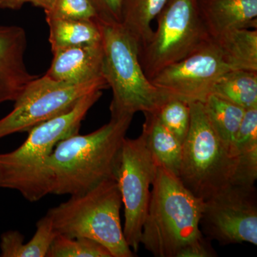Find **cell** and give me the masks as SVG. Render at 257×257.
<instances>
[{
  "label": "cell",
  "mask_w": 257,
  "mask_h": 257,
  "mask_svg": "<svg viewBox=\"0 0 257 257\" xmlns=\"http://www.w3.org/2000/svg\"><path fill=\"white\" fill-rule=\"evenodd\" d=\"M133 119L111 117L92 133L77 134L60 142L19 192L35 202L48 194H84L105 179H115L120 150Z\"/></svg>",
  "instance_id": "obj_1"
},
{
  "label": "cell",
  "mask_w": 257,
  "mask_h": 257,
  "mask_svg": "<svg viewBox=\"0 0 257 257\" xmlns=\"http://www.w3.org/2000/svg\"><path fill=\"white\" fill-rule=\"evenodd\" d=\"M141 244L156 257H178L189 243L203 236L204 202L184 187L178 177L157 165Z\"/></svg>",
  "instance_id": "obj_2"
},
{
  "label": "cell",
  "mask_w": 257,
  "mask_h": 257,
  "mask_svg": "<svg viewBox=\"0 0 257 257\" xmlns=\"http://www.w3.org/2000/svg\"><path fill=\"white\" fill-rule=\"evenodd\" d=\"M121 193L115 179H107L84 194L51 208L50 218L57 235L84 237L100 243L112 257H134L125 239L120 218Z\"/></svg>",
  "instance_id": "obj_3"
},
{
  "label": "cell",
  "mask_w": 257,
  "mask_h": 257,
  "mask_svg": "<svg viewBox=\"0 0 257 257\" xmlns=\"http://www.w3.org/2000/svg\"><path fill=\"white\" fill-rule=\"evenodd\" d=\"M102 34V73L112 90L111 117L153 112L167 99L144 72L138 45L121 23L98 20Z\"/></svg>",
  "instance_id": "obj_4"
},
{
  "label": "cell",
  "mask_w": 257,
  "mask_h": 257,
  "mask_svg": "<svg viewBox=\"0 0 257 257\" xmlns=\"http://www.w3.org/2000/svg\"><path fill=\"white\" fill-rule=\"evenodd\" d=\"M189 105L190 126L178 177L189 192L204 201L233 184L236 159L211 126L203 103Z\"/></svg>",
  "instance_id": "obj_5"
},
{
  "label": "cell",
  "mask_w": 257,
  "mask_h": 257,
  "mask_svg": "<svg viewBox=\"0 0 257 257\" xmlns=\"http://www.w3.org/2000/svg\"><path fill=\"white\" fill-rule=\"evenodd\" d=\"M157 18L156 31L138 47L140 65L150 80L211 41L198 0H170Z\"/></svg>",
  "instance_id": "obj_6"
},
{
  "label": "cell",
  "mask_w": 257,
  "mask_h": 257,
  "mask_svg": "<svg viewBox=\"0 0 257 257\" xmlns=\"http://www.w3.org/2000/svg\"><path fill=\"white\" fill-rule=\"evenodd\" d=\"M101 95V90L86 94L72 109L32 127L25 143L14 151L0 153V189L16 190L57 144L79 134L82 121Z\"/></svg>",
  "instance_id": "obj_7"
},
{
  "label": "cell",
  "mask_w": 257,
  "mask_h": 257,
  "mask_svg": "<svg viewBox=\"0 0 257 257\" xmlns=\"http://www.w3.org/2000/svg\"><path fill=\"white\" fill-rule=\"evenodd\" d=\"M109 87L104 77L81 84H69L38 77L14 101L13 110L0 119V139L29 132L36 125L72 109L89 93Z\"/></svg>",
  "instance_id": "obj_8"
},
{
  "label": "cell",
  "mask_w": 257,
  "mask_h": 257,
  "mask_svg": "<svg viewBox=\"0 0 257 257\" xmlns=\"http://www.w3.org/2000/svg\"><path fill=\"white\" fill-rule=\"evenodd\" d=\"M157 165L143 133L136 139L125 138L120 150L115 179L124 206L125 239L137 252L141 244L144 222L150 204Z\"/></svg>",
  "instance_id": "obj_9"
},
{
  "label": "cell",
  "mask_w": 257,
  "mask_h": 257,
  "mask_svg": "<svg viewBox=\"0 0 257 257\" xmlns=\"http://www.w3.org/2000/svg\"><path fill=\"white\" fill-rule=\"evenodd\" d=\"M200 229L223 245L257 244V196L254 186L231 184L204 202Z\"/></svg>",
  "instance_id": "obj_10"
},
{
  "label": "cell",
  "mask_w": 257,
  "mask_h": 257,
  "mask_svg": "<svg viewBox=\"0 0 257 257\" xmlns=\"http://www.w3.org/2000/svg\"><path fill=\"white\" fill-rule=\"evenodd\" d=\"M231 70L211 40L192 55L161 70L150 80L164 94L203 102L221 75Z\"/></svg>",
  "instance_id": "obj_11"
},
{
  "label": "cell",
  "mask_w": 257,
  "mask_h": 257,
  "mask_svg": "<svg viewBox=\"0 0 257 257\" xmlns=\"http://www.w3.org/2000/svg\"><path fill=\"white\" fill-rule=\"evenodd\" d=\"M27 43L23 28L0 25V104L16 101L39 77L25 64Z\"/></svg>",
  "instance_id": "obj_12"
},
{
  "label": "cell",
  "mask_w": 257,
  "mask_h": 257,
  "mask_svg": "<svg viewBox=\"0 0 257 257\" xmlns=\"http://www.w3.org/2000/svg\"><path fill=\"white\" fill-rule=\"evenodd\" d=\"M53 58L46 75L53 80L81 84L104 77L101 44L64 47L52 51Z\"/></svg>",
  "instance_id": "obj_13"
},
{
  "label": "cell",
  "mask_w": 257,
  "mask_h": 257,
  "mask_svg": "<svg viewBox=\"0 0 257 257\" xmlns=\"http://www.w3.org/2000/svg\"><path fill=\"white\" fill-rule=\"evenodd\" d=\"M211 40L234 29L257 28V0H198Z\"/></svg>",
  "instance_id": "obj_14"
},
{
  "label": "cell",
  "mask_w": 257,
  "mask_h": 257,
  "mask_svg": "<svg viewBox=\"0 0 257 257\" xmlns=\"http://www.w3.org/2000/svg\"><path fill=\"white\" fill-rule=\"evenodd\" d=\"M143 133L157 165L178 177L183 144L167 130L155 112H145Z\"/></svg>",
  "instance_id": "obj_15"
},
{
  "label": "cell",
  "mask_w": 257,
  "mask_h": 257,
  "mask_svg": "<svg viewBox=\"0 0 257 257\" xmlns=\"http://www.w3.org/2000/svg\"><path fill=\"white\" fill-rule=\"evenodd\" d=\"M233 184L254 186L257 179V107L246 109L234 143Z\"/></svg>",
  "instance_id": "obj_16"
},
{
  "label": "cell",
  "mask_w": 257,
  "mask_h": 257,
  "mask_svg": "<svg viewBox=\"0 0 257 257\" xmlns=\"http://www.w3.org/2000/svg\"><path fill=\"white\" fill-rule=\"evenodd\" d=\"M212 41L231 70L257 72L256 29H234L212 39Z\"/></svg>",
  "instance_id": "obj_17"
},
{
  "label": "cell",
  "mask_w": 257,
  "mask_h": 257,
  "mask_svg": "<svg viewBox=\"0 0 257 257\" xmlns=\"http://www.w3.org/2000/svg\"><path fill=\"white\" fill-rule=\"evenodd\" d=\"M57 236L52 220L46 214L37 221L36 231L28 242H25V237L20 231L3 233L0 239V256H47L51 245Z\"/></svg>",
  "instance_id": "obj_18"
},
{
  "label": "cell",
  "mask_w": 257,
  "mask_h": 257,
  "mask_svg": "<svg viewBox=\"0 0 257 257\" xmlns=\"http://www.w3.org/2000/svg\"><path fill=\"white\" fill-rule=\"evenodd\" d=\"M52 51L64 47L101 44L102 34L98 21L73 19H46Z\"/></svg>",
  "instance_id": "obj_19"
},
{
  "label": "cell",
  "mask_w": 257,
  "mask_h": 257,
  "mask_svg": "<svg viewBox=\"0 0 257 257\" xmlns=\"http://www.w3.org/2000/svg\"><path fill=\"white\" fill-rule=\"evenodd\" d=\"M202 103L211 126L235 157V139L246 109L214 94H209Z\"/></svg>",
  "instance_id": "obj_20"
},
{
  "label": "cell",
  "mask_w": 257,
  "mask_h": 257,
  "mask_svg": "<svg viewBox=\"0 0 257 257\" xmlns=\"http://www.w3.org/2000/svg\"><path fill=\"white\" fill-rule=\"evenodd\" d=\"M170 0H122L121 24L138 44L148 41L153 30L152 22L157 18Z\"/></svg>",
  "instance_id": "obj_21"
},
{
  "label": "cell",
  "mask_w": 257,
  "mask_h": 257,
  "mask_svg": "<svg viewBox=\"0 0 257 257\" xmlns=\"http://www.w3.org/2000/svg\"><path fill=\"white\" fill-rule=\"evenodd\" d=\"M211 94L246 110L257 107V72L228 71L216 81Z\"/></svg>",
  "instance_id": "obj_22"
},
{
  "label": "cell",
  "mask_w": 257,
  "mask_h": 257,
  "mask_svg": "<svg viewBox=\"0 0 257 257\" xmlns=\"http://www.w3.org/2000/svg\"><path fill=\"white\" fill-rule=\"evenodd\" d=\"M153 112L156 114L160 122L183 144L190 126L189 103L169 96Z\"/></svg>",
  "instance_id": "obj_23"
},
{
  "label": "cell",
  "mask_w": 257,
  "mask_h": 257,
  "mask_svg": "<svg viewBox=\"0 0 257 257\" xmlns=\"http://www.w3.org/2000/svg\"><path fill=\"white\" fill-rule=\"evenodd\" d=\"M47 257H112L100 243L84 237L57 235L51 245Z\"/></svg>",
  "instance_id": "obj_24"
},
{
  "label": "cell",
  "mask_w": 257,
  "mask_h": 257,
  "mask_svg": "<svg viewBox=\"0 0 257 257\" xmlns=\"http://www.w3.org/2000/svg\"><path fill=\"white\" fill-rule=\"evenodd\" d=\"M45 13L46 19L100 20L92 0H56L52 8Z\"/></svg>",
  "instance_id": "obj_25"
},
{
  "label": "cell",
  "mask_w": 257,
  "mask_h": 257,
  "mask_svg": "<svg viewBox=\"0 0 257 257\" xmlns=\"http://www.w3.org/2000/svg\"><path fill=\"white\" fill-rule=\"evenodd\" d=\"M211 241L203 235L184 247L179 253L178 257L216 256L217 253L211 246Z\"/></svg>",
  "instance_id": "obj_26"
},
{
  "label": "cell",
  "mask_w": 257,
  "mask_h": 257,
  "mask_svg": "<svg viewBox=\"0 0 257 257\" xmlns=\"http://www.w3.org/2000/svg\"><path fill=\"white\" fill-rule=\"evenodd\" d=\"M122 0H92L100 20L116 22L121 20V6Z\"/></svg>",
  "instance_id": "obj_27"
},
{
  "label": "cell",
  "mask_w": 257,
  "mask_h": 257,
  "mask_svg": "<svg viewBox=\"0 0 257 257\" xmlns=\"http://www.w3.org/2000/svg\"><path fill=\"white\" fill-rule=\"evenodd\" d=\"M32 0H0L1 9L19 10Z\"/></svg>",
  "instance_id": "obj_28"
},
{
  "label": "cell",
  "mask_w": 257,
  "mask_h": 257,
  "mask_svg": "<svg viewBox=\"0 0 257 257\" xmlns=\"http://www.w3.org/2000/svg\"><path fill=\"white\" fill-rule=\"evenodd\" d=\"M55 1L56 0H32L31 3L37 8H42L46 13L52 8Z\"/></svg>",
  "instance_id": "obj_29"
}]
</instances>
